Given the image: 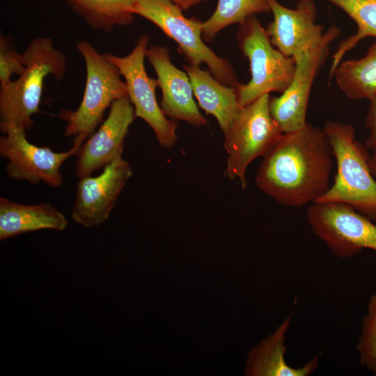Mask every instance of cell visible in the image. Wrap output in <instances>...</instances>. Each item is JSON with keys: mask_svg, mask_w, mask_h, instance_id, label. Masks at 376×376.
Listing matches in <instances>:
<instances>
[{"mask_svg": "<svg viewBox=\"0 0 376 376\" xmlns=\"http://www.w3.org/2000/svg\"><path fill=\"white\" fill-rule=\"evenodd\" d=\"M333 152L322 129L308 124L283 133L263 157L257 187L281 205L315 203L329 188Z\"/></svg>", "mask_w": 376, "mask_h": 376, "instance_id": "1", "label": "cell"}, {"mask_svg": "<svg viewBox=\"0 0 376 376\" xmlns=\"http://www.w3.org/2000/svg\"><path fill=\"white\" fill-rule=\"evenodd\" d=\"M336 163L334 182L315 202L346 204L376 221V179L368 148L355 139L351 124L327 120L322 128Z\"/></svg>", "mask_w": 376, "mask_h": 376, "instance_id": "2", "label": "cell"}, {"mask_svg": "<svg viewBox=\"0 0 376 376\" xmlns=\"http://www.w3.org/2000/svg\"><path fill=\"white\" fill-rule=\"evenodd\" d=\"M22 54L23 72L0 89V125L15 124L26 131L39 111L45 78L52 75L63 79L67 63L65 55L47 36L32 40Z\"/></svg>", "mask_w": 376, "mask_h": 376, "instance_id": "3", "label": "cell"}, {"mask_svg": "<svg viewBox=\"0 0 376 376\" xmlns=\"http://www.w3.org/2000/svg\"><path fill=\"white\" fill-rule=\"evenodd\" d=\"M86 68L82 100L75 111L63 109L58 117L66 122L64 134L84 142L101 123L116 100L127 96L126 84L118 68L88 40L76 42Z\"/></svg>", "mask_w": 376, "mask_h": 376, "instance_id": "4", "label": "cell"}, {"mask_svg": "<svg viewBox=\"0 0 376 376\" xmlns=\"http://www.w3.org/2000/svg\"><path fill=\"white\" fill-rule=\"evenodd\" d=\"M133 13L151 22L174 40L189 64H205L222 84L233 87L239 85L230 62L205 44L202 36V21L186 17L182 10L169 0H136Z\"/></svg>", "mask_w": 376, "mask_h": 376, "instance_id": "5", "label": "cell"}, {"mask_svg": "<svg viewBox=\"0 0 376 376\" xmlns=\"http://www.w3.org/2000/svg\"><path fill=\"white\" fill-rule=\"evenodd\" d=\"M239 46L249 61L251 78L236 86L240 107L271 92L283 93L290 84L295 71L293 57L282 53L270 39L256 15L239 25Z\"/></svg>", "mask_w": 376, "mask_h": 376, "instance_id": "6", "label": "cell"}, {"mask_svg": "<svg viewBox=\"0 0 376 376\" xmlns=\"http://www.w3.org/2000/svg\"><path fill=\"white\" fill-rule=\"evenodd\" d=\"M269 94L241 107L229 130L224 134L227 153L226 175L247 185L246 172L256 158L263 157L283 134L272 117Z\"/></svg>", "mask_w": 376, "mask_h": 376, "instance_id": "7", "label": "cell"}, {"mask_svg": "<svg viewBox=\"0 0 376 376\" xmlns=\"http://www.w3.org/2000/svg\"><path fill=\"white\" fill-rule=\"evenodd\" d=\"M149 41V35L143 34L126 56L111 53H106L104 56L118 68L123 78L135 117L141 118L150 127L162 147L171 148L178 140V125L163 112L156 97L157 80L150 77L146 72L145 58Z\"/></svg>", "mask_w": 376, "mask_h": 376, "instance_id": "8", "label": "cell"}, {"mask_svg": "<svg viewBox=\"0 0 376 376\" xmlns=\"http://www.w3.org/2000/svg\"><path fill=\"white\" fill-rule=\"evenodd\" d=\"M306 219L313 234L338 258L353 257L364 249L376 252V222L346 204L312 203Z\"/></svg>", "mask_w": 376, "mask_h": 376, "instance_id": "9", "label": "cell"}, {"mask_svg": "<svg viewBox=\"0 0 376 376\" xmlns=\"http://www.w3.org/2000/svg\"><path fill=\"white\" fill-rule=\"evenodd\" d=\"M0 130L2 133L0 156L8 160L6 166L8 176L33 185L42 182L52 188L61 186L62 164L70 157L77 155L84 143L81 141H75L68 150L56 152L49 148L30 143L26 130L15 124L0 125Z\"/></svg>", "mask_w": 376, "mask_h": 376, "instance_id": "10", "label": "cell"}, {"mask_svg": "<svg viewBox=\"0 0 376 376\" xmlns=\"http://www.w3.org/2000/svg\"><path fill=\"white\" fill-rule=\"evenodd\" d=\"M340 33L335 25L324 33L315 46L296 53L293 79L280 96L270 97L272 117L283 133L299 130L306 125L307 106L313 83L330 52V45Z\"/></svg>", "mask_w": 376, "mask_h": 376, "instance_id": "11", "label": "cell"}, {"mask_svg": "<svg viewBox=\"0 0 376 376\" xmlns=\"http://www.w3.org/2000/svg\"><path fill=\"white\" fill-rule=\"evenodd\" d=\"M132 175L130 164L120 155L104 166L100 175L79 178L72 219L85 228L103 224Z\"/></svg>", "mask_w": 376, "mask_h": 376, "instance_id": "12", "label": "cell"}, {"mask_svg": "<svg viewBox=\"0 0 376 376\" xmlns=\"http://www.w3.org/2000/svg\"><path fill=\"white\" fill-rule=\"evenodd\" d=\"M135 118L127 96L113 102L107 118L77 154L76 175L79 178L91 175L123 155L125 139Z\"/></svg>", "mask_w": 376, "mask_h": 376, "instance_id": "13", "label": "cell"}, {"mask_svg": "<svg viewBox=\"0 0 376 376\" xmlns=\"http://www.w3.org/2000/svg\"><path fill=\"white\" fill-rule=\"evenodd\" d=\"M146 58L156 73L162 91L160 107L165 115L194 127L205 125L207 120L195 102L190 79L186 72L173 65L169 49L151 45L146 51Z\"/></svg>", "mask_w": 376, "mask_h": 376, "instance_id": "14", "label": "cell"}, {"mask_svg": "<svg viewBox=\"0 0 376 376\" xmlns=\"http://www.w3.org/2000/svg\"><path fill=\"white\" fill-rule=\"evenodd\" d=\"M273 21L266 32L274 47L288 56L316 45L322 38L324 26L315 23L314 0H298L295 9L267 0Z\"/></svg>", "mask_w": 376, "mask_h": 376, "instance_id": "15", "label": "cell"}, {"mask_svg": "<svg viewBox=\"0 0 376 376\" xmlns=\"http://www.w3.org/2000/svg\"><path fill=\"white\" fill-rule=\"evenodd\" d=\"M292 320V313L276 329L263 339L248 355L245 375L249 376H308L317 368L320 354H316L303 366L295 368L285 359V334Z\"/></svg>", "mask_w": 376, "mask_h": 376, "instance_id": "16", "label": "cell"}, {"mask_svg": "<svg viewBox=\"0 0 376 376\" xmlns=\"http://www.w3.org/2000/svg\"><path fill=\"white\" fill-rule=\"evenodd\" d=\"M199 107L214 116L223 134L230 127L241 107L236 87L226 86L218 81L209 70L201 66H184Z\"/></svg>", "mask_w": 376, "mask_h": 376, "instance_id": "17", "label": "cell"}, {"mask_svg": "<svg viewBox=\"0 0 376 376\" xmlns=\"http://www.w3.org/2000/svg\"><path fill=\"white\" fill-rule=\"evenodd\" d=\"M65 216L49 203L24 205L0 198V240L29 232L51 229L62 231Z\"/></svg>", "mask_w": 376, "mask_h": 376, "instance_id": "18", "label": "cell"}, {"mask_svg": "<svg viewBox=\"0 0 376 376\" xmlns=\"http://www.w3.org/2000/svg\"><path fill=\"white\" fill-rule=\"evenodd\" d=\"M340 90L352 100L376 97V42L359 59L340 62L333 75Z\"/></svg>", "mask_w": 376, "mask_h": 376, "instance_id": "19", "label": "cell"}, {"mask_svg": "<svg viewBox=\"0 0 376 376\" xmlns=\"http://www.w3.org/2000/svg\"><path fill=\"white\" fill-rule=\"evenodd\" d=\"M71 9L95 31L111 33L130 25L136 0H65Z\"/></svg>", "mask_w": 376, "mask_h": 376, "instance_id": "20", "label": "cell"}, {"mask_svg": "<svg viewBox=\"0 0 376 376\" xmlns=\"http://www.w3.org/2000/svg\"><path fill=\"white\" fill-rule=\"evenodd\" d=\"M343 10L357 26L355 34L339 45L332 58L328 82L331 81L335 69L345 54L363 38H376V0H325Z\"/></svg>", "mask_w": 376, "mask_h": 376, "instance_id": "21", "label": "cell"}, {"mask_svg": "<svg viewBox=\"0 0 376 376\" xmlns=\"http://www.w3.org/2000/svg\"><path fill=\"white\" fill-rule=\"evenodd\" d=\"M270 12L267 0H218L212 15L202 22L203 38L210 42L230 25H241L251 15Z\"/></svg>", "mask_w": 376, "mask_h": 376, "instance_id": "22", "label": "cell"}, {"mask_svg": "<svg viewBox=\"0 0 376 376\" xmlns=\"http://www.w3.org/2000/svg\"><path fill=\"white\" fill-rule=\"evenodd\" d=\"M356 347L360 363L376 376V294L369 298Z\"/></svg>", "mask_w": 376, "mask_h": 376, "instance_id": "23", "label": "cell"}, {"mask_svg": "<svg viewBox=\"0 0 376 376\" xmlns=\"http://www.w3.org/2000/svg\"><path fill=\"white\" fill-rule=\"evenodd\" d=\"M23 54L19 53L9 38L0 36V86H6L13 75H20L24 70Z\"/></svg>", "mask_w": 376, "mask_h": 376, "instance_id": "24", "label": "cell"}, {"mask_svg": "<svg viewBox=\"0 0 376 376\" xmlns=\"http://www.w3.org/2000/svg\"><path fill=\"white\" fill-rule=\"evenodd\" d=\"M366 126L369 130V136L365 145L367 148L376 147V97L370 101V106L366 118Z\"/></svg>", "mask_w": 376, "mask_h": 376, "instance_id": "25", "label": "cell"}, {"mask_svg": "<svg viewBox=\"0 0 376 376\" xmlns=\"http://www.w3.org/2000/svg\"><path fill=\"white\" fill-rule=\"evenodd\" d=\"M178 7H180L182 10H187L193 6H195L205 0H169Z\"/></svg>", "mask_w": 376, "mask_h": 376, "instance_id": "26", "label": "cell"}, {"mask_svg": "<svg viewBox=\"0 0 376 376\" xmlns=\"http://www.w3.org/2000/svg\"><path fill=\"white\" fill-rule=\"evenodd\" d=\"M372 149L373 152L370 155L368 164L373 177L376 179V147Z\"/></svg>", "mask_w": 376, "mask_h": 376, "instance_id": "27", "label": "cell"}]
</instances>
